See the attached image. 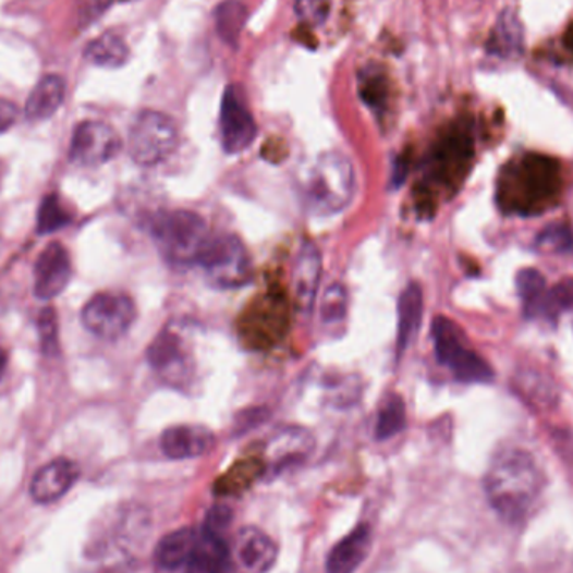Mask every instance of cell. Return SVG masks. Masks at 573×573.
Segmentation results:
<instances>
[{
    "label": "cell",
    "mask_w": 573,
    "mask_h": 573,
    "mask_svg": "<svg viewBox=\"0 0 573 573\" xmlns=\"http://www.w3.org/2000/svg\"><path fill=\"white\" fill-rule=\"evenodd\" d=\"M483 485L495 512L507 522L520 523L534 510L544 475L531 454L510 448L493 458Z\"/></svg>",
    "instance_id": "6da1fadb"
},
{
    "label": "cell",
    "mask_w": 573,
    "mask_h": 573,
    "mask_svg": "<svg viewBox=\"0 0 573 573\" xmlns=\"http://www.w3.org/2000/svg\"><path fill=\"white\" fill-rule=\"evenodd\" d=\"M298 193L314 215L339 214L351 204L356 190V174L351 161L341 153H322L298 174Z\"/></svg>",
    "instance_id": "7a4b0ae2"
},
{
    "label": "cell",
    "mask_w": 573,
    "mask_h": 573,
    "mask_svg": "<svg viewBox=\"0 0 573 573\" xmlns=\"http://www.w3.org/2000/svg\"><path fill=\"white\" fill-rule=\"evenodd\" d=\"M151 236L161 257L176 267L198 264L211 240L204 218L188 210L155 215L151 218Z\"/></svg>",
    "instance_id": "3957f363"
},
{
    "label": "cell",
    "mask_w": 573,
    "mask_h": 573,
    "mask_svg": "<svg viewBox=\"0 0 573 573\" xmlns=\"http://www.w3.org/2000/svg\"><path fill=\"white\" fill-rule=\"evenodd\" d=\"M432 344L439 364L453 373L461 382H491L495 374L490 364L479 357L468 344L460 327L448 319L438 316L432 320Z\"/></svg>",
    "instance_id": "277c9868"
},
{
    "label": "cell",
    "mask_w": 573,
    "mask_h": 573,
    "mask_svg": "<svg viewBox=\"0 0 573 573\" xmlns=\"http://www.w3.org/2000/svg\"><path fill=\"white\" fill-rule=\"evenodd\" d=\"M180 135L176 123L158 111H143L130 130L127 149L135 163L155 167L173 155L179 148Z\"/></svg>",
    "instance_id": "5b68a950"
},
{
    "label": "cell",
    "mask_w": 573,
    "mask_h": 573,
    "mask_svg": "<svg viewBox=\"0 0 573 573\" xmlns=\"http://www.w3.org/2000/svg\"><path fill=\"white\" fill-rule=\"evenodd\" d=\"M208 282L218 289H240L252 279V261L244 242L233 235L208 242L200 261Z\"/></svg>",
    "instance_id": "8992f818"
},
{
    "label": "cell",
    "mask_w": 573,
    "mask_h": 573,
    "mask_svg": "<svg viewBox=\"0 0 573 573\" xmlns=\"http://www.w3.org/2000/svg\"><path fill=\"white\" fill-rule=\"evenodd\" d=\"M136 319V307L127 295L102 292L83 308L86 329L106 341H117L126 334Z\"/></svg>",
    "instance_id": "52a82bcc"
},
{
    "label": "cell",
    "mask_w": 573,
    "mask_h": 573,
    "mask_svg": "<svg viewBox=\"0 0 573 573\" xmlns=\"http://www.w3.org/2000/svg\"><path fill=\"white\" fill-rule=\"evenodd\" d=\"M121 149L117 131L102 121H84L74 130L70 158L80 167H99L113 160Z\"/></svg>",
    "instance_id": "ba28073f"
},
{
    "label": "cell",
    "mask_w": 573,
    "mask_h": 573,
    "mask_svg": "<svg viewBox=\"0 0 573 573\" xmlns=\"http://www.w3.org/2000/svg\"><path fill=\"white\" fill-rule=\"evenodd\" d=\"M229 550L233 573H267L279 556L272 538L257 526L240 528Z\"/></svg>",
    "instance_id": "9c48e42d"
},
{
    "label": "cell",
    "mask_w": 573,
    "mask_h": 573,
    "mask_svg": "<svg viewBox=\"0 0 573 573\" xmlns=\"http://www.w3.org/2000/svg\"><path fill=\"white\" fill-rule=\"evenodd\" d=\"M257 136V124L236 86L227 87L220 108V138L230 155L245 151Z\"/></svg>",
    "instance_id": "30bf717a"
},
{
    "label": "cell",
    "mask_w": 573,
    "mask_h": 573,
    "mask_svg": "<svg viewBox=\"0 0 573 573\" xmlns=\"http://www.w3.org/2000/svg\"><path fill=\"white\" fill-rule=\"evenodd\" d=\"M148 363L161 378L173 385H182L192 374L188 354L183 348L182 339L173 330L164 329L148 349Z\"/></svg>",
    "instance_id": "8fae6325"
},
{
    "label": "cell",
    "mask_w": 573,
    "mask_h": 573,
    "mask_svg": "<svg viewBox=\"0 0 573 573\" xmlns=\"http://www.w3.org/2000/svg\"><path fill=\"white\" fill-rule=\"evenodd\" d=\"M71 279L70 254L58 242L40 252L34 269V291L42 301L56 297L64 291Z\"/></svg>",
    "instance_id": "7c38bea8"
},
{
    "label": "cell",
    "mask_w": 573,
    "mask_h": 573,
    "mask_svg": "<svg viewBox=\"0 0 573 573\" xmlns=\"http://www.w3.org/2000/svg\"><path fill=\"white\" fill-rule=\"evenodd\" d=\"M80 475V466L74 461L58 458L34 475L31 483V497L36 503H52L74 487Z\"/></svg>",
    "instance_id": "4fadbf2b"
},
{
    "label": "cell",
    "mask_w": 573,
    "mask_h": 573,
    "mask_svg": "<svg viewBox=\"0 0 573 573\" xmlns=\"http://www.w3.org/2000/svg\"><path fill=\"white\" fill-rule=\"evenodd\" d=\"M314 439L302 428H286L277 432L267 447V470L270 476L280 475L298 465L313 451Z\"/></svg>",
    "instance_id": "5bb4252c"
},
{
    "label": "cell",
    "mask_w": 573,
    "mask_h": 573,
    "mask_svg": "<svg viewBox=\"0 0 573 573\" xmlns=\"http://www.w3.org/2000/svg\"><path fill=\"white\" fill-rule=\"evenodd\" d=\"M215 436L205 426L179 425L164 429L160 448L171 460L204 456L214 448Z\"/></svg>",
    "instance_id": "9a60e30c"
},
{
    "label": "cell",
    "mask_w": 573,
    "mask_h": 573,
    "mask_svg": "<svg viewBox=\"0 0 573 573\" xmlns=\"http://www.w3.org/2000/svg\"><path fill=\"white\" fill-rule=\"evenodd\" d=\"M322 273V257L319 248L310 242H305L298 251L294 267L295 301L302 314L313 310Z\"/></svg>",
    "instance_id": "2e32d148"
},
{
    "label": "cell",
    "mask_w": 573,
    "mask_h": 573,
    "mask_svg": "<svg viewBox=\"0 0 573 573\" xmlns=\"http://www.w3.org/2000/svg\"><path fill=\"white\" fill-rule=\"evenodd\" d=\"M370 544H373V531L370 526L363 523L356 526L348 537L342 538L327 556V573H356L369 556Z\"/></svg>",
    "instance_id": "e0dca14e"
},
{
    "label": "cell",
    "mask_w": 573,
    "mask_h": 573,
    "mask_svg": "<svg viewBox=\"0 0 573 573\" xmlns=\"http://www.w3.org/2000/svg\"><path fill=\"white\" fill-rule=\"evenodd\" d=\"M185 573H232L229 545L222 535L202 528Z\"/></svg>",
    "instance_id": "ac0fdd59"
},
{
    "label": "cell",
    "mask_w": 573,
    "mask_h": 573,
    "mask_svg": "<svg viewBox=\"0 0 573 573\" xmlns=\"http://www.w3.org/2000/svg\"><path fill=\"white\" fill-rule=\"evenodd\" d=\"M423 291L419 283L411 282L406 285L398 304V314H400V322H398V356H403L404 351L413 344L416 338L417 330L422 326L423 320Z\"/></svg>",
    "instance_id": "d6986e66"
},
{
    "label": "cell",
    "mask_w": 573,
    "mask_h": 573,
    "mask_svg": "<svg viewBox=\"0 0 573 573\" xmlns=\"http://www.w3.org/2000/svg\"><path fill=\"white\" fill-rule=\"evenodd\" d=\"M65 98V83L58 74L44 76L26 102V117L33 121L48 120L58 113Z\"/></svg>",
    "instance_id": "ffe728a7"
},
{
    "label": "cell",
    "mask_w": 573,
    "mask_h": 573,
    "mask_svg": "<svg viewBox=\"0 0 573 573\" xmlns=\"http://www.w3.org/2000/svg\"><path fill=\"white\" fill-rule=\"evenodd\" d=\"M196 540L198 531L190 526L164 535L155 550V563L163 570H176L186 565L195 550Z\"/></svg>",
    "instance_id": "44dd1931"
},
{
    "label": "cell",
    "mask_w": 573,
    "mask_h": 573,
    "mask_svg": "<svg viewBox=\"0 0 573 573\" xmlns=\"http://www.w3.org/2000/svg\"><path fill=\"white\" fill-rule=\"evenodd\" d=\"M488 49L491 54L504 59H515L523 56L525 51V34L520 19L513 11L501 12L495 24L493 33L488 40Z\"/></svg>",
    "instance_id": "7402d4cb"
},
{
    "label": "cell",
    "mask_w": 573,
    "mask_h": 573,
    "mask_svg": "<svg viewBox=\"0 0 573 573\" xmlns=\"http://www.w3.org/2000/svg\"><path fill=\"white\" fill-rule=\"evenodd\" d=\"M84 58L101 68H121L130 59V49L120 36L106 33L87 44Z\"/></svg>",
    "instance_id": "603a6c76"
},
{
    "label": "cell",
    "mask_w": 573,
    "mask_h": 573,
    "mask_svg": "<svg viewBox=\"0 0 573 573\" xmlns=\"http://www.w3.org/2000/svg\"><path fill=\"white\" fill-rule=\"evenodd\" d=\"M516 291L522 298L523 314L528 319L541 317L545 295H547V282L538 270L523 269L516 276Z\"/></svg>",
    "instance_id": "cb8c5ba5"
},
{
    "label": "cell",
    "mask_w": 573,
    "mask_h": 573,
    "mask_svg": "<svg viewBox=\"0 0 573 573\" xmlns=\"http://www.w3.org/2000/svg\"><path fill=\"white\" fill-rule=\"evenodd\" d=\"M404 428H406V404L401 395L391 394L379 410L374 435L379 441H386L392 436L400 435Z\"/></svg>",
    "instance_id": "d4e9b609"
},
{
    "label": "cell",
    "mask_w": 573,
    "mask_h": 573,
    "mask_svg": "<svg viewBox=\"0 0 573 573\" xmlns=\"http://www.w3.org/2000/svg\"><path fill=\"white\" fill-rule=\"evenodd\" d=\"M247 21V9L240 0H225L215 12L217 31L225 42L235 44Z\"/></svg>",
    "instance_id": "484cf974"
},
{
    "label": "cell",
    "mask_w": 573,
    "mask_h": 573,
    "mask_svg": "<svg viewBox=\"0 0 573 573\" xmlns=\"http://www.w3.org/2000/svg\"><path fill=\"white\" fill-rule=\"evenodd\" d=\"M70 222L71 214L64 202L61 200V196L58 193H49V195L44 196L39 210H37V233L49 235V233L58 232Z\"/></svg>",
    "instance_id": "4316f807"
},
{
    "label": "cell",
    "mask_w": 573,
    "mask_h": 573,
    "mask_svg": "<svg viewBox=\"0 0 573 573\" xmlns=\"http://www.w3.org/2000/svg\"><path fill=\"white\" fill-rule=\"evenodd\" d=\"M535 248L545 254H569L573 252V232L565 223H550L538 233Z\"/></svg>",
    "instance_id": "83f0119b"
},
{
    "label": "cell",
    "mask_w": 573,
    "mask_h": 573,
    "mask_svg": "<svg viewBox=\"0 0 573 573\" xmlns=\"http://www.w3.org/2000/svg\"><path fill=\"white\" fill-rule=\"evenodd\" d=\"M570 308H573V280H562L547 291L541 317L547 320H556L560 314Z\"/></svg>",
    "instance_id": "f1b7e54d"
},
{
    "label": "cell",
    "mask_w": 573,
    "mask_h": 573,
    "mask_svg": "<svg viewBox=\"0 0 573 573\" xmlns=\"http://www.w3.org/2000/svg\"><path fill=\"white\" fill-rule=\"evenodd\" d=\"M348 314V292H345L344 285H330L327 289L326 295H324L322 304H320V317H322L324 324H339L345 319Z\"/></svg>",
    "instance_id": "f546056e"
},
{
    "label": "cell",
    "mask_w": 573,
    "mask_h": 573,
    "mask_svg": "<svg viewBox=\"0 0 573 573\" xmlns=\"http://www.w3.org/2000/svg\"><path fill=\"white\" fill-rule=\"evenodd\" d=\"M37 326H39L40 349L46 356H54L59 348V324L54 308H44L37 319Z\"/></svg>",
    "instance_id": "4dcf8cb0"
},
{
    "label": "cell",
    "mask_w": 573,
    "mask_h": 573,
    "mask_svg": "<svg viewBox=\"0 0 573 573\" xmlns=\"http://www.w3.org/2000/svg\"><path fill=\"white\" fill-rule=\"evenodd\" d=\"M330 11V0H297L295 12L297 17L310 26H320L326 22Z\"/></svg>",
    "instance_id": "1f68e13d"
},
{
    "label": "cell",
    "mask_w": 573,
    "mask_h": 573,
    "mask_svg": "<svg viewBox=\"0 0 573 573\" xmlns=\"http://www.w3.org/2000/svg\"><path fill=\"white\" fill-rule=\"evenodd\" d=\"M230 522H232V512L227 507H214L205 520V528L214 534L222 535Z\"/></svg>",
    "instance_id": "d6a6232c"
},
{
    "label": "cell",
    "mask_w": 573,
    "mask_h": 573,
    "mask_svg": "<svg viewBox=\"0 0 573 573\" xmlns=\"http://www.w3.org/2000/svg\"><path fill=\"white\" fill-rule=\"evenodd\" d=\"M19 118V109L14 102L0 99V133L11 130Z\"/></svg>",
    "instance_id": "836d02e7"
},
{
    "label": "cell",
    "mask_w": 573,
    "mask_h": 573,
    "mask_svg": "<svg viewBox=\"0 0 573 573\" xmlns=\"http://www.w3.org/2000/svg\"><path fill=\"white\" fill-rule=\"evenodd\" d=\"M8 352L4 351V349H0V379H2V376H4L5 369H8Z\"/></svg>",
    "instance_id": "e575fe53"
}]
</instances>
